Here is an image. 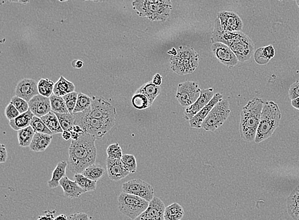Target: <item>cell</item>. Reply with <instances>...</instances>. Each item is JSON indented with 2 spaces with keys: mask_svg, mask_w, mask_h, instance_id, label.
I'll use <instances>...</instances> for the list:
<instances>
[{
  "mask_svg": "<svg viewBox=\"0 0 299 220\" xmlns=\"http://www.w3.org/2000/svg\"><path fill=\"white\" fill-rule=\"evenodd\" d=\"M96 140L94 136L84 133L78 140H72L68 160V168L72 173L82 174L85 169L95 164L97 155Z\"/></svg>",
  "mask_w": 299,
  "mask_h": 220,
  "instance_id": "1",
  "label": "cell"
},
{
  "mask_svg": "<svg viewBox=\"0 0 299 220\" xmlns=\"http://www.w3.org/2000/svg\"><path fill=\"white\" fill-rule=\"evenodd\" d=\"M211 40L213 43L219 42L225 44L234 53L240 62L249 60L254 54L255 45L252 39L241 32H230L224 30L217 17Z\"/></svg>",
  "mask_w": 299,
  "mask_h": 220,
  "instance_id": "2",
  "label": "cell"
},
{
  "mask_svg": "<svg viewBox=\"0 0 299 220\" xmlns=\"http://www.w3.org/2000/svg\"><path fill=\"white\" fill-rule=\"evenodd\" d=\"M263 102L261 99L255 98L242 109L239 132L242 139L246 142H254L256 138Z\"/></svg>",
  "mask_w": 299,
  "mask_h": 220,
  "instance_id": "3",
  "label": "cell"
},
{
  "mask_svg": "<svg viewBox=\"0 0 299 220\" xmlns=\"http://www.w3.org/2000/svg\"><path fill=\"white\" fill-rule=\"evenodd\" d=\"M281 118L278 105L273 101H264L255 142L259 144L271 137L280 125Z\"/></svg>",
  "mask_w": 299,
  "mask_h": 220,
  "instance_id": "4",
  "label": "cell"
},
{
  "mask_svg": "<svg viewBox=\"0 0 299 220\" xmlns=\"http://www.w3.org/2000/svg\"><path fill=\"white\" fill-rule=\"evenodd\" d=\"M133 10L151 21H166L172 10L171 0H134Z\"/></svg>",
  "mask_w": 299,
  "mask_h": 220,
  "instance_id": "5",
  "label": "cell"
},
{
  "mask_svg": "<svg viewBox=\"0 0 299 220\" xmlns=\"http://www.w3.org/2000/svg\"><path fill=\"white\" fill-rule=\"evenodd\" d=\"M170 63L171 69L179 75L191 74L199 67V56L192 47L182 46L171 56Z\"/></svg>",
  "mask_w": 299,
  "mask_h": 220,
  "instance_id": "6",
  "label": "cell"
},
{
  "mask_svg": "<svg viewBox=\"0 0 299 220\" xmlns=\"http://www.w3.org/2000/svg\"><path fill=\"white\" fill-rule=\"evenodd\" d=\"M73 114L75 125L80 126L85 133L94 136L96 140L101 139L108 133L115 124L116 120L92 118L84 112Z\"/></svg>",
  "mask_w": 299,
  "mask_h": 220,
  "instance_id": "7",
  "label": "cell"
},
{
  "mask_svg": "<svg viewBox=\"0 0 299 220\" xmlns=\"http://www.w3.org/2000/svg\"><path fill=\"white\" fill-rule=\"evenodd\" d=\"M118 204L120 212L134 220L146 210L149 202L141 197L123 191L119 195Z\"/></svg>",
  "mask_w": 299,
  "mask_h": 220,
  "instance_id": "8",
  "label": "cell"
},
{
  "mask_svg": "<svg viewBox=\"0 0 299 220\" xmlns=\"http://www.w3.org/2000/svg\"><path fill=\"white\" fill-rule=\"evenodd\" d=\"M230 112L229 103L222 99L211 110L202 123L201 128L207 131L214 132L225 122Z\"/></svg>",
  "mask_w": 299,
  "mask_h": 220,
  "instance_id": "9",
  "label": "cell"
},
{
  "mask_svg": "<svg viewBox=\"0 0 299 220\" xmlns=\"http://www.w3.org/2000/svg\"><path fill=\"white\" fill-rule=\"evenodd\" d=\"M92 103L88 109L83 111L87 116L95 118L116 119L117 111L113 105L102 97H92Z\"/></svg>",
  "mask_w": 299,
  "mask_h": 220,
  "instance_id": "10",
  "label": "cell"
},
{
  "mask_svg": "<svg viewBox=\"0 0 299 220\" xmlns=\"http://www.w3.org/2000/svg\"><path fill=\"white\" fill-rule=\"evenodd\" d=\"M201 90L195 81H186L178 85L176 98L182 107L187 108L192 105L201 95Z\"/></svg>",
  "mask_w": 299,
  "mask_h": 220,
  "instance_id": "11",
  "label": "cell"
},
{
  "mask_svg": "<svg viewBox=\"0 0 299 220\" xmlns=\"http://www.w3.org/2000/svg\"><path fill=\"white\" fill-rule=\"evenodd\" d=\"M122 191L141 197L149 202L155 197V190L153 186L141 180H132L125 183L122 185Z\"/></svg>",
  "mask_w": 299,
  "mask_h": 220,
  "instance_id": "12",
  "label": "cell"
},
{
  "mask_svg": "<svg viewBox=\"0 0 299 220\" xmlns=\"http://www.w3.org/2000/svg\"><path fill=\"white\" fill-rule=\"evenodd\" d=\"M211 52L217 60L228 68H232L237 65L238 59L227 45L217 42L213 43Z\"/></svg>",
  "mask_w": 299,
  "mask_h": 220,
  "instance_id": "13",
  "label": "cell"
},
{
  "mask_svg": "<svg viewBox=\"0 0 299 220\" xmlns=\"http://www.w3.org/2000/svg\"><path fill=\"white\" fill-rule=\"evenodd\" d=\"M214 96V92H213L212 88L201 90V95L198 100L192 105L186 108L184 110V118L187 120H190L191 118L194 117L202 109H204L210 102Z\"/></svg>",
  "mask_w": 299,
  "mask_h": 220,
  "instance_id": "14",
  "label": "cell"
},
{
  "mask_svg": "<svg viewBox=\"0 0 299 220\" xmlns=\"http://www.w3.org/2000/svg\"><path fill=\"white\" fill-rule=\"evenodd\" d=\"M166 208L161 199L157 197L149 202L148 208L134 220H164Z\"/></svg>",
  "mask_w": 299,
  "mask_h": 220,
  "instance_id": "15",
  "label": "cell"
},
{
  "mask_svg": "<svg viewBox=\"0 0 299 220\" xmlns=\"http://www.w3.org/2000/svg\"><path fill=\"white\" fill-rule=\"evenodd\" d=\"M223 29L230 32H241L243 28V22L236 13L233 12H221L217 13Z\"/></svg>",
  "mask_w": 299,
  "mask_h": 220,
  "instance_id": "16",
  "label": "cell"
},
{
  "mask_svg": "<svg viewBox=\"0 0 299 220\" xmlns=\"http://www.w3.org/2000/svg\"><path fill=\"white\" fill-rule=\"evenodd\" d=\"M15 93V96L29 102L33 98L39 94L38 83L33 79H23L17 83Z\"/></svg>",
  "mask_w": 299,
  "mask_h": 220,
  "instance_id": "17",
  "label": "cell"
},
{
  "mask_svg": "<svg viewBox=\"0 0 299 220\" xmlns=\"http://www.w3.org/2000/svg\"><path fill=\"white\" fill-rule=\"evenodd\" d=\"M30 110L35 116L42 118L52 111L49 98L39 94L33 98L29 102Z\"/></svg>",
  "mask_w": 299,
  "mask_h": 220,
  "instance_id": "18",
  "label": "cell"
},
{
  "mask_svg": "<svg viewBox=\"0 0 299 220\" xmlns=\"http://www.w3.org/2000/svg\"><path fill=\"white\" fill-rule=\"evenodd\" d=\"M106 166L108 177L112 181H120L130 174L123 166L121 159H114L107 157Z\"/></svg>",
  "mask_w": 299,
  "mask_h": 220,
  "instance_id": "19",
  "label": "cell"
},
{
  "mask_svg": "<svg viewBox=\"0 0 299 220\" xmlns=\"http://www.w3.org/2000/svg\"><path fill=\"white\" fill-rule=\"evenodd\" d=\"M222 99H223V95H221V94L217 93L214 94V97L210 101V102L204 109H202L194 117H193L190 120V127H193V128L201 129L202 123H203L204 120H205L208 114L210 113L211 110Z\"/></svg>",
  "mask_w": 299,
  "mask_h": 220,
  "instance_id": "20",
  "label": "cell"
},
{
  "mask_svg": "<svg viewBox=\"0 0 299 220\" xmlns=\"http://www.w3.org/2000/svg\"><path fill=\"white\" fill-rule=\"evenodd\" d=\"M59 185L63 188L64 195L70 199H78L83 193H86L81 188L76 181H72L65 177L59 182Z\"/></svg>",
  "mask_w": 299,
  "mask_h": 220,
  "instance_id": "21",
  "label": "cell"
},
{
  "mask_svg": "<svg viewBox=\"0 0 299 220\" xmlns=\"http://www.w3.org/2000/svg\"><path fill=\"white\" fill-rule=\"evenodd\" d=\"M52 140V135L47 134L35 133L34 139L30 146L32 151L43 152L49 147Z\"/></svg>",
  "mask_w": 299,
  "mask_h": 220,
  "instance_id": "22",
  "label": "cell"
},
{
  "mask_svg": "<svg viewBox=\"0 0 299 220\" xmlns=\"http://www.w3.org/2000/svg\"><path fill=\"white\" fill-rule=\"evenodd\" d=\"M135 93L142 94L143 95L146 96L151 106L156 98L161 93V87L154 84L152 81H149L138 88Z\"/></svg>",
  "mask_w": 299,
  "mask_h": 220,
  "instance_id": "23",
  "label": "cell"
},
{
  "mask_svg": "<svg viewBox=\"0 0 299 220\" xmlns=\"http://www.w3.org/2000/svg\"><path fill=\"white\" fill-rule=\"evenodd\" d=\"M34 116V114L29 110L25 113L21 114L14 119L10 120L9 125L14 131H18L19 130L30 126Z\"/></svg>",
  "mask_w": 299,
  "mask_h": 220,
  "instance_id": "24",
  "label": "cell"
},
{
  "mask_svg": "<svg viewBox=\"0 0 299 220\" xmlns=\"http://www.w3.org/2000/svg\"><path fill=\"white\" fill-rule=\"evenodd\" d=\"M68 167V162L60 161L57 164L56 168L52 173L51 179L48 181L47 184L49 188H56L59 185V182L66 177V169Z\"/></svg>",
  "mask_w": 299,
  "mask_h": 220,
  "instance_id": "25",
  "label": "cell"
},
{
  "mask_svg": "<svg viewBox=\"0 0 299 220\" xmlns=\"http://www.w3.org/2000/svg\"><path fill=\"white\" fill-rule=\"evenodd\" d=\"M75 90L76 87L74 83L67 80L63 76H61L58 81L55 83L53 94L59 97H63L75 92Z\"/></svg>",
  "mask_w": 299,
  "mask_h": 220,
  "instance_id": "26",
  "label": "cell"
},
{
  "mask_svg": "<svg viewBox=\"0 0 299 220\" xmlns=\"http://www.w3.org/2000/svg\"><path fill=\"white\" fill-rule=\"evenodd\" d=\"M41 119L53 134H61L63 132L62 127L59 124V120L53 111H50L47 115L43 116Z\"/></svg>",
  "mask_w": 299,
  "mask_h": 220,
  "instance_id": "27",
  "label": "cell"
},
{
  "mask_svg": "<svg viewBox=\"0 0 299 220\" xmlns=\"http://www.w3.org/2000/svg\"><path fill=\"white\" fill-rule=\"evenodd\" d=\"M184 211L180 204L174 202L167 206L165 210L164 219L166 220H181Z\"/></svg>",
  "mask_w": 299,
  "mask_h": 220,
  "instance_id": "28",
  "label": "cell"
},
{
  "mask_svg": "<svg viewBox=\"0 0 299 220\" xmlns=\"http://www.w3.org/2000/svg\"><path fill=\"white\" fill-rule=\"evenodd\" d=\"M105 173L106 171L102 166L94 164L85 169L82 174L89 179L97 182L105 177Z\"/></svg>",
  "mask_w": 299,
  "mask_h": 220,
  "instance_id": "29",
  "label": "cell"
},
{
  "mask_svg": "<svg viewBox=\"0 0 299 220\" xmlns=\"http://www.w3.org/2000/svg\"><path fill=\"white\" fill-rule=\"evenodd\" d=\"M35 132L31 126L26 127L17 131L19 145L21 147H30L34 139Z\"/></svg>",
  "mask_w": 299,
  "mask_h": 220,
  "instance_id": "30",
  "label": "cell"
},
{
  "mask_svg": "<svg viewBox=\"0 0 299 220\" xmlns=\"http://www.w3.org/2000/svg\"><path fill=\"white\" fill-rule=\"evenodd\" d=\"M50 105H51L52 111L54 113H69L65 101L63 97H59L52 94L50 97Z\"/></svg>",
  "mask_w": 299,
  "mask_h": 220,
  "instance_id": "31",
  "label": "cell"
},
{
  "mask_svg": "<svg viewBox=\"0 0 299 220\" xmlns=\"http://www.w3.org/2000/svg\"><path fill=\"white\" fill-rule=\"evenodd\" d=\"M74 179L79 186L83 189L85 192L96 190V182L89 179V178L84 176L83 174H76L74 176Z\"/></svg>",
  "mask_w": 299,
  "mask_h": 220,
  "instance_id": "32",
  "label": "cell"
},
{
  "mask_svg": "<svg viewBox=\"0 0 299 220\" xmlns=\"http://www.w3.org/2000/svg\"><path fill=\"white\" fill-rule=\"evenodd\" d=\"M55 83L47 78H41L38 82V90L41 95L50 98L53 93Z\"/></svg>",
  "mask_w": 299,
  "mask_h": 220,
  "instance_id": "33",
  "label": "cell"
},
{
  "mask_svg": "<svg viewBox=\"0 0 299 220\" xmlns=\"http://www.w3.org/2000/svg\"><path fill=\"white\" fill-rule=\"evenodd\" d=\"M92 98L82 92L79 93L78 101L73 113H81L88 109L92 103Z\"/></svg>",
  "mask_w": 299,
  "mask_h": 220,
  "instance_id": "34",
  "label": "cell"
},
{
  "mask_svg": "<svg viewBox=\"0 0 299 220\" xmlns=\"http://www.w3.org/2000/svg\"><path fill=\"white\" fill-rule=\"evenodd\" d=\"M58 117L59 124L63 131H71L75 125L74 114L54 113Z\"/></svg>",
  "mask_w": 299,
  "mask_h": 220,
  "instance_id": "35",
  "label": "cell"
},
{
  "mask_svg": "<svg viewBox=\"0 0 299 220\" xmlns=\"http://www.w3.org/2000/svg\"><path fill=\"white\" fill-rule=\"evenodd\" d=\"M131 104L135 109L138 110L147 109L151 107L148 99L142 94H134L131 99Z\"/></svg>",
  "mask_w": 299,
  "mask_h": 220,
  "instance_id": "36",
  "label": "cell"
},
{
  "mask_svg": "<svg viewBox=\"0 0 299 220\" xmlns=\"http://www.w3.org/2000/svg\"><path fill=\"white\" fill-rule=\"evenodd\" d=\"M30 126L34 130L35 133L47 134L49 135L53 134L43 122V121L41 119V118L38 117V116H34L31 122Z\"/></svg>",
  "mask_w": 299,
  "mask_h": 220,
  "instance_id": "37",
  "label": "cell"
},
{
  "mask_svg": "<svg viewBox=\"0 0 299 220\" xmlns=\"http://www.w3.org/2000/svg\"><path fill=\"white\" fill-rule=\"evenodd\" d=\"M123 166L129 173H135L137 171V164L135 156L125 154L122 158Z\"/></svg>",
  "mask_w": 299,
  "mask_h": 220,
  "instance_id": "38",
  "label": "cell"
},
{
  "mask_svg": "<svg viewBox=\"0 0 299 220\" xmlns=\"http://www.w3.org/2000/svg\"><path fill=\"white\" fill-rule=\"evenodd\" d=\"M106 153L107 157L114 159H122L123 155L122 147L118 143L110 145L107 148Z\"/></svg>",
  "mask_w": 299,
  "mask_h": 220,
  "instance_id": "39",
  "label": "cell"
},
{
  "mask_svg": "<svg viewBox=\"0 0 299 220\" xmlns=\"http://www.w3.org/2000/svg\"><path fill=\"white\" fill-rule=\"evenodd\" d=\"M10 103H12L16 108L21 114L25 113L30 110L28 102L18 96H15L13 97L12 100H10Z\"/></svg>",
  "mask_w": 299,
  "mask_h": 220,
  "instance_id": "40",
  "label": "cell"
},
{
  "mask_svg": "<svg viewBox=\"0 0 299 220\" xmlns=\"http://www.w3.org/2000/svg\"><path fill=\"white\" fill-rule=\"evenodd\" d=\"M78 95L79 93L78 92H73L63 97L69 113L73 114L74 113V110L77 104V101H78Z\"/></svg>",
  "mask_w": 299,
  "mask_h": 220,
  "instance_id": "41",
  "label": "cell"
},
{
  "mask_svg": "<svg viewBox=\"0 0 299 220\" xmlns=\"http://www.w3.org/2000/svg\"><path fill=\"white\" fill-rule=\"evenodd\" d=\"M299 206V184L290 193L287 200V207Z\"/></svg>",
  "mask_w": 299,
  "mask_h": 220,
  "instance_id": "42",
  "label": "cell"
},
{
  "mask_svg": "<svg viewBox=\"0 0 299 220\" xmlns=\"http://www.w3.org/2000/svg\"><path fill=\"white\" fill-rule=\"evenodd\" d=\"M5 115L6 117L7 118L8 120H12L14 118H17V116L21 115L18 110H17L16 108L14 107L12 103H9L6 107L5 110Z\"/></svg>",
  "mask_w": 299,
  "mask_h": 220,
  "instance_id": "43",
  "label": "cell"
},
{
  "mask_svg": "<svg viewBox=\"0 0 299 220\" xmlns=\"http://www.w3.org/2000/svg\"><path fill=\"white\" fill-rule=\"evenodd\" d=\"M289 95L291 100L299 98V81L292 83L289 89Z\"/></svg>",
  "mask_w": 299,
  "mask_h": 220,
  "instance_id": "44",
  "label": "cell"
},
{
  "mask_svg": "<svg viewBox=\"0 0 299 220\" xmlns=\"http://www.w3.org/2000/svg\"><path fill=\"white\" fill-rule=\"evenodd\" d=\"M261 51L266 59L268 61L274 58L275 56V49L273 46L270 45L267 47H261Z\"/></svg>",
  "mask_w": 299,
  "mask_h": 220,
  "instance_id": "45",
  "label": "cell"
},
{
  "mask_svg": "<svg viewBox=\"0 0 299 220\" xmlns=\"http://www.w3.org/2000/svg\"><path fill=\"white\" fill-rule=\"evenodd\" d=\"M254 58L255 61L259 64V65H264L269 62V61H268L267 59H266L264 58V56H263L262 53H261L260 48H258L256 52L255 53Z\"/></svg>",
  "mask_w": 299,
  "mask_h": 220,
  "instance_id": "46",
  "label": "cell"
},
{
  "mask_svg": "<svg viewBox=\"0 0 299 220\" xmlns=\"http://www.w3.org/2000/svg\"><path fill=\"white\" fill-rule=\"evenodd\" d=\"M68 220H90L88 215L85 213H76L68 217Z\"/></svg>",
  "mask_w": 299,
  "mask_h": 220,
  "instance_id": "47",
  "label": "cell"
},
{
  "mask_svg": "<svg viewBox=\"0 0 299 220\" xmlns=\"http://www.w3.org/2000/svg\"><path fill=\"white\" fill-rule=\"evenodd\" d=\"M288 213L294 220H299V206L287 207Z\"/></svg>",
  "mask_w": 299,
  "mask_h": 220,
  "instance_id": "48",
  "label": "cell"
},
{
  "mask_svg": "<svg viewBox=\"0 0 299 220\" xmlns=\"http://www.w3.org/2000/svg\"><path fill=\"white\" fill-rule=\"evenodd\" d=\"M56 212V210L45 211L44 212V215L39 216V217L37 218V220H54V215Z\"/></svg>",
  "mask_w": 299,
  "mask_h": 220,
  "instance_id": "49",
  "label": "cell"
},
{
  "mask_svg": "<svg viewBox=\"0 0 299 220\" xmlns=\"http://www.w3.org/2000/svg\"><path fill=\"white\" fill-rule=\"evenodd\" d=\"M8 154L5 145H1V149H0V163H5L7 160Z\"/></svg>",
  "mask_w": 299,
  "mask_h": 220,
  "instance_id": "50",
  "label": "cell"
},
{
  "mask_svg": "<svg viewBox=\"0 0 299 220\" xmlns=\"http://www.w3.org/2000/svg\"><path fill=\"white\" fill-rule=\"evenodd\" d=\"M162 76L159 73H157L154 75L152 82L154 84L160 86L162 83Z\"/></svg>",
  "mask_w": 299,
  "mask_h": 220,
  "instance_id": "51",
  "label": "cell"
},
{
  "mask_svg": "<svg viewBox=\"0 0 299 220\" xmlns=\"http://www.w3.org/2000/svg\"><path fill=\"white\" fill-rule=\"evenodd\" d=\"M72 65L73 66L74 68H76V69H80V68H82L84 65V62L81 60H75L73 61Z\"/></svg>",
  "mask_w": 299,
  "mask_h": 220,
  "instance_id": "52",
  "label": "cell"
},
{
  "mask_svg": "<svg viewBox=\"0 0 299 220\" xmlns=\"http://www.w3.org/2000/svg\"><path fill=\"white\" fill-rule=\"evenodd\" d=\"M62 134V137L65 141H69L72 138L71 133L70 131H63Z\"/></svg>",
  "mask_w": 299,
  "mask_h": 220,
  "instance_id": "53",
  "label": "cell"
},
{
  "mask_svg": "<svg viewBox=\"0 0 299 220\" xmlns=\"http://www.w3.org/2000/svg\"><path fill=\"white\" fill-rule=\"evenodd\" d=\"M70 133H71L72 140H78L81 135V134L77 133V132L73 131V130H71V131H70Z\"/></svg>",
  "mask_w": 299,
  "mask_h": 220,
  "instance_id": "54",
  "label": "cell"
},
{
  "mask_svg": "<svg viewBox=\"0 0 299 220\" xmlns=\"http://www.w3.org/2000/svg\"><path fill=\"white\" fill-rule=\"evenodd\" d=\"M72 130H73V131H76L77 132V133L80 134L85 133V132H84L83 129L81 128L80 126H79V125H74V127H72Z\"/></svg>",
  "mask_w": 299,
  "mask_h": 220,
  "instance_id": "55",
  "label": "cell"
},
{
  "mask_svg": "<svg viewBox=\"0 0 299 220\" xmlns=\"http://www.w3.org/2000/svg\"><path fill=\"white\" fill-rule=\"evenodd\" d=\"M291 104L292 107L295 109L299 110V98L296 99V100H292Z\"/></svg>",
  "mask_w": 299,
  "mask_h": 220,
  "instance_id": "56",
  "label": "cell"
},
{
  "mask_svg": "<svg viewBox=\"0 0 299 220\" xmlns=\"http://www.w3.org/2000/svg\"><path fill=\"white\" fill-rule=\"evenodd\" d=\"M54 220H68V217L65 215H59L54 218Z\"/></svg>",
  "mask_w": 299,
  "mask_h": 220,
  "instance_id": "57",
  "label": "cell"
},
{
  "mask_svg": "<svg viewBox=\"0 0 299 220\" xmlns=\"http://www.w3.org/2000/svg\"><path fill=\"white\" fill-rule=\"evenodd\" d=\"M84 1H93L94 3H103V2L106 1L107 0H84Z\"/></svg>",
  "mask_w": 299,
  "mask_h": 220,
  "instance_id": "58",
  "label": "cell"
},
{
  "mask_svg": "<svg viewBox=\"0 0 299 220\" xmlns=\"http://www.w3.org/2000/svg\"><path fill=\"white\" fill-rule=\"evenodd\" d=\"M6 1H8V0H0V3H1V5H3V4H5Z\"/></svg>",
  "mask_w": 299,
  "mask_h": 220,
  "instance_id": "59",
  "label": "cell"
},
{
  "mask_svg": "<svg viewBox=\"0 0 299 220\" xmlns=\"http://www.w3.org/2000/svg\"><path fill=\"white\" fill-rule=\"evenodd\" d=\"M8 1L12 2V3H13V2H14V3H19V0H8Z\"/></svg>",
  "mask_w": 299,
  "mask_h": 220,
  "instance_id": "60",
  "label": "cell"
},
{
  "mask_svg": "<svg viewBox=\"0 0 299 220\" xmlns=\"http://www.w3.org/2000/svg\"><path fill=\"white\" fill-rule=\"evenodd\" d=\"M58 1H60V2H65V1H69V0H58Z\"/></svg>",
  "mask_w": 299,
  "mask_h": 220,
  "instance_id": "61",
  "label": "cell"
},
{
  "mask_svg": "<svg viewBox=\"0 0 299 220\" xmlns=\"http://www.w3.org/2000/svg\"><path fill=\"white\" fill-rule=\"evenodd\" d=\"M296 1L297 5H298V6L299 7V0H296Z\"/></svg>",
  "mask_w": 299,
  "mask_h": 220,
  "instance_id": "62",
  "label": "cell"
},
{
  "mask_svg": "<svg viewBox=\"0 0 299 220\" xmlns=\"http://www.w3.org/2000/svg\"><path fill=\"white\" fill-rule=\"evenodd\" d=\"M278 1H283V0H278Z\"/></svg>",
  "mask_w": 299,
  "mask_h": 220,
  "instance_id": "63",
  "label": "cell"
},
{
  "mask_svg": "<svg viewBox=\"0 0 299 220\" xmlns=\"http://www.w3.org/2000/svg\"></svg>",
  "mask_w": 299,
  "mask_h": 220,
  "instance_id": "64",
  "label": "cell"
}]
</instances>
